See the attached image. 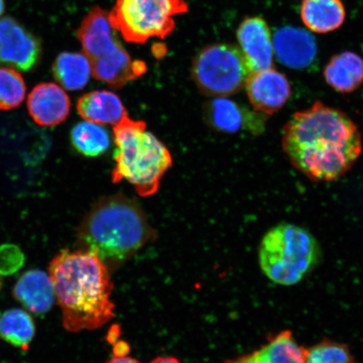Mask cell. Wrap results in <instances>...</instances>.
<instances>
[{
	"mask_svg": "<svg viewBox=\"0 0 363 363\" xmlns=\"http://www.w3.org/2000/svg\"><path fill=\"white\" fill-rule=\"evenodd\" d=\"M282 146L291 164L308 179L333 182L355 165L362 140L346 113L317 101L284 125Z\"/></svg>",
	"mask_w": 363,
	"mask_h": 363,
	"instance_id": "1",
	"label": "cell"
},
{
	"mask_svg": "<svg viewBox=\"0 0 363 363\" xmlns=\"http://www.w3.org/2000/svg\"><path fill=\"white\" fill-rule=\"evenodd\" d=\"M48 274L67 331L96 330L115 316L110 272L95 254L62 250L50 262Z\"/></svg>",
	"mask_w": 363,
	"mask_h": 363,
	"instance_id": "2",
	"label": "cell"
},
{
	"mask_svg": "<svg viewBox=\"0 0 363 363\" xmlns=\"http://www.w3.org/2000/svg\"><path fill=\"white\" fill-rule=\"evenodd\" d=\"M156 237L139 203L120 194L104 197L91 208L79 226L78 244L108 266L128 260Z\"/></svg>",
	"mask_w": 363,
	"mask_h": 363,
	"instance_id": "3",
	"label": "cell"
},
{
	"mask_svg": "<svg viewBox=\"0 0 363 363\" xmlns=\"http://www.w3.org/2000/svg\"><path fill=\"white\" fill-rule=\"evenodd\" d=\"M116 146L113 184L126 180L142 197L155 194L163 176L172 165L169 150L147 131L142 121L126 116L113 127Z\"/></svg>",
	"mask_w": 363,
	"mask_h": 363,
	"instance_id": "4",
	"label": "cell"
},
{
	"mask_svg": "<svg viewBox=\"0 0 363 363\" xmlns=\"http://www.w3.org/2000/svg\"><path fill=\"white\" fill-rule=\"evenodd\" d=\"M116 33L108 13L94 6L82 21L77 36L89 59L94 78L120 89L146 74L147 68L144 62L131 59Z\"/></svg>",
	"mask_w": 363,
	"mask_h": 363,
	"instance_id": "5",
	"label": "cell"
},
{
	"mask_svg": "<svg viewBox=\"0 0 363 363\" xmlns=\"http://www.w3.org/2000/svg\"><path fill=\"white\" fill-rule=\"evenodd\" d=\"M320 247L310 231L281 223L262 238L258 251L261 269L267 279L283 286L297 284L315 269Z\"/></svg>",
	"mask_w": 363,
	"mask_h": 363,
	"instance_id": "6",
	"label": "cell"
},
{
	"mask_svg": "<svg viewBox=\"0 0 363 363\" xmlns=\"http://www.w3.org/2000/svg\"><path fill=\"white\" fill-rule=\"evenodd\" d=\"M188 11L184 0H116L108 16L126 42L144 44L165 39L175 29L174 17Z\"/></svg>",
	"mask_w": 363,
	"mask_h": 363,
	"instance_id": "7",
	"label": "cell"
},
{
	"mask_svg": "<svg viewBox=\"0 0 363 363\" xmlns=\"http://www.w3.org/2000/svg\"><path fill=\"white\" fill-rule=\"evenodd\" d=\"M191 72L202 94L218 98L239 93L253 72L238 45L217 43L198 53Z\"/></svg>",
	"mask_w": 363,
	"mask_h": 363,
	"instance_id": "8",
	"label": "cell"
},
{
	"mask_svg": "<svg viewBox=\"0 0 363 363\" xmlns=\"http://www.w3.org/2000/svg\"><path fill=\"white\" fill-rule=\"evenodd\" d=\"M42 56L39 40L11 17L0 18V65L27 72Z\"/></svg>",
	"mask_w": 363,
	"mask_h": 363,
	"instance_id": "9",
	"label": "cell"
},
{
	"mask_svg": "<svg viewBox=\"0 0 363 363\" xmlns=\"http://www.w3.org/2000/svg\"><path fill=\"white\" fill-rule=\"evenodd\" d=\"M245 89L254 110L263 115L282 110L292 93L287 77L274 67L253 72Z\"/></svg>",
	"mask_w": 363,
	"mask_h": 363,
	"instance_id": "10",
	"label": "cell"
},
{
	"mask_svg": "<svg viewBox=\"0 0 363 363\" xmlns=\"http://www.w3.org/2000/svg\"><path fill=\"white\" fill-rule=\"evenodd\" d=\"M237 38L239 48L252 72L274 66V40L269 25L260 16L247 17L240 23Z\"/></svg>",
	"mask_w": 363,
	"mask_h": 363,
	"instance_id": "11",
	"label": "cell"
},
{
	"mask_svg": "<svg viewBox=\"0 0 363 363\" xmlns=\"http://www.w3.org/2000/svg\"><path fill=\"white\" fill-rule=\"evenodd\" d=\"M260 113L249 111L227 97L213 99L203 107L204 120L208 125L226 134L238 133L244 129L262 131L265 121Z\"/></svg>",
	"mask_w": 363,
	"mask_h": 363,
	"instance_id": "12",
	"label": "cell"
},
{
	"mask_svg": "<svg viewBox=\"0 0 363 363\" xmlns=\"http://www.w3.org/2000/svg\"><path fill=\"white\" fill-rule=\"evenodd\" d=\"M30 116L42 126L62 123L69 115L71 101L60 86L53 83L36 85L27 99Z\"/></svg>",
	"mask_w": 363,
	"mask_h": 363,
	"instance_id": "13",
	"label": "cell"
},
{
	"mask_svg": "<svg viewBox=\"0 0 363 363\" xmlns=\"http://www.w3.org/2000/svg\"><path fill=\"white\" fill-rule=\"evenodd\" d=\"M274 50L279 61L294 69L310 67L317 56L316 43L313 36L294 27L279 30L274 36Z\"/></svg>",
	"mask_w": 363,
	"mask_h": 363,
	"instance_id": "14",
	"label": "cell"
},
{
	"mask_svg": "<svg viewBox=\"0 0 363 363\" xmlns=\"http://www.w3.org/2000/svg\"><path fill=\"white\" fill-rule=\"evenodd\" d=\"M13 296L26 310L35 315L48 313L56 299L49 274L36 269L27 271L21 276L13 287Z\"/></svg>",
	"mask_w": 363,
	"mask_h": 363,
	"instance_id": "15",
	"label": "cell"
},
{
	"mask_svg": "<svg viewBox=\"0 0 363 363\" xmlns=\"http://www.w3.org/2000/svg\"><path fill=\"white\" fill-rule=\"evenodd\" d=\"M306 349L299 346L291 331L284 330L271 337L256 351L228 363H305Z\"/></svg>",
	"mask_w": 363,
	"mask_h": 363,
	"instance_id": "16",
	"label": "cell"
},
{
	"mask_svg": "<svg viewBox=\"0 0 363 363\" xmlns=\"http://www.w3.org/2000/svg\"><path fill=\"white\" fill-rule=\"evenodd\" d=\"M324 78L335 92H354L363 84V58L351 51L337 54L325 65Z\"/></svg>",
	"mask_w": 363,
	"mask_h": 363,
	"instance_id": "17",
	"label": "cell"
},
{
	"mask_svg": "<svg viewBox=\"0 0 363 363\" xmlns=\"http://www.w3.org/2000/svg\"><path fill=\"white\" fill-rule=\"evenodd\" d=\"M77 111L85 121L99 125H116L127 116L121 99L106 90L92 91L80 97Z\"/></svg>",
	"mask_w": 363,
	"mask_h": 363,
	"instance_id": "18",
	"label": "cell"
},
{
	"mask_svg": "<svg viewBox=\"0 0 363 363\" xmlns=\"http://www.w3.org/2000/svg\"><path fill=\"white\" fill-rule=\"evenodd\" d=\"M301 16L313 33H333L344 24L347 12L342 0H303Z\"/></svg>",
	"mask_w": 363,
	"mask_h": 363,
	"instance_id": "19",
	"label": "cell"
},
{
	"mask_svg": "<svg viewBox=\"0 0 363 363\" xmlns=\"http://www.w3.org/2000/svg\"><path fill=\"white\" fill-rule=\"evenodd\" d=\"M54 78L62 87L77 91L83 89L92 75V68L84 53L62 52L53 63Z\"/></svg>",
	"mask_w": 363,
	"mask_h": 363,
	"instance_id": "20",
	"label": "cell"
},
{
	"mask_svg": "<svg viewBox=\"0 0 363 363\" xmlns=\"http://www.w3.org/2000/svg\"><path fill=\"white\" fill-rule=\"evenodd\" d=\"M35 334V325L28 313L12 308L0 316V337L13 347L27 350Z\"/></svg>",
	"mask_w": 363,
	"mask_h": 363,
	"instance_id": "21",
	"label": "cell"
},
{
	"mask_svg": "<svg viewBox=\"0 0 363 363\" xmlns=\"http://www.w3.org/2000/svg\"><path fill=\"white\" fill-rule=\"evenodd\" d=\"M72 146L82 155L96 157L111 147V136L104 126L86 121L77 124L71 131Z\"/></svg>",
	"mask_w": 363,
	"mask_h": 363,
	"instance_id": "22",
	"label": "cell"
},
{
	"mask_svg": "<svg viewBox=\"0 0 363 363\" xmlns=\"http://www.w3.org/2000/svg\"><path fill=\"white\" fill-rule=\"evenodd\" d=\"M26 94L25 80L13 68L0 67V111L21 106Z\"/></svg>",
	"mask_w": 363,
	"mask_h": 363,
	"instance_id": "23",
	"label": "cell"
},
{
	"mask_svg": "<svg viewBox=\"0 0 363 363\" xmlns=\"http://www.w3.org/2000/svg\"><path fill=\"white\" fill-rule=\"evenodd\" d=\"M305 363H355L347 345L325 340L306 349Z\"/></svg>",
	"mask_w": 363,
	"mask_h": 363,
	"instance_id": "24",
	"label": "cell"
},
{
	"mask_svg": "<svg viewBox=\"0 0 363 363\" xmlns=\"http://www.w3.org/2000/svg\"><path fill=\"white\" fill-rule=\"evenodd\" d=\"M113 356L115 357H126L130 352L129 344L121 340L113 344Z\"/></svg>",
	"mask_w": 363,
	"mask_h": 363,
	"instance_id": "25",
	"label": "cell"
},
{
	"mask_svg": "<svg viewBox=\"0 0 363 363\" xmlns=\"http://www.w3.org/2000/svg\"><path fill=\"white\" fill-rule=\"evenodd\" d=\"M121 334L120 328L117 325H113L108 334V340L112 344H115L119 338Z\"/></svg>",
	"mask_w": 363,
	"mask_h": 363,
	"instance_id": "26",
	"label": "cell"
},
{
	"mask_svg": "<svg viewBox=\"0 0 363 363\" xmlns=\"http://www.w3.org/2000/svg\"><path fill=\"white\" fill-rule=\"evenodd\" d=\"M106 363H140L139 361L134 359L130 357H115L113 356L111 360H108Z\"/></svg>",
	"mask_w": 363,
	"mask_h": 363,
	"instance_id": "27",
	"label": "cell"
},
{
	"mask_svg": "<svg viewBox=\"0 0 363 363\" xmlns=\"http://www.w3.org/2000/svg\"><path fill=\"white\" fill-rule=\"evenodd\" d=\"M151 363H181L177 358L172 357H159L152 360Z\"/></svg>",
	"mask_w": 363,
	"mask_h": 363,
	"instance_id": "28",
	"label": "cell"
},
{
	"mask_svg": "<svg viewBox=\"0 0 363 363\" xmlns=\"http://www.w3.org/2000/svg\"><path fill=\"white\" fill-rule=\"evenodd\" d=\"M4 12V0H0V16L3 15Z\"/></svg>",
	"mask_w": 363,
	"mask_h": 363,
	"instance_id": "29",
	"label": "cell"
},
{
	"mask_svg": "<svg viewBox=\"0 0 363 363\" xmlns=\"http://www.w3.org/2000/svg\"><path fill=\"white\" fill-rule=\"evenodd\" d=\"M2 286H3V279H2L1 274H0V291H1Z\"/></svg>",
	"mask_w": 363,
	"mask_h": 363,
	"instance_id": "30",
	"label": "cell"
}]
</instances>
